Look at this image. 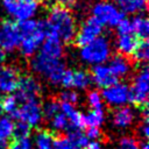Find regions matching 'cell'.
Here are the masks:
<instances>
[{
  "instance_id": "6da1fadb",
  "label": "cell",
  "mask_w": 149,
  "mask_h": 149,
  "mask_svg": "<svg viewBox=\"0 0 149 149\" xmlns=\"http://www.w3.org/2000/svg\"><path fill=\"white\" fill-rule=\"evenodd\" d=\"M19 29L21 34L20 52L24 57H33L40 49L44 38L50 34L48 22L44 20L29 19L19 22Z\"/></svg>"
},
{
  "instance_id": "7a4b0ae2",
  "label": "cell",
  "mask_w": 149,
  "mask_h": 149,
  "mask_svg": "<svg viewBox=\"0 0 149 149\" xmlns=\"http://www.w3.org/2000/svg\"><path fill=\"white\" fill-rule=\"evenodd\" d=\"M50 33L56 35L62 42L71 43L77 33L76 21L68 8L55 5L51 7L48 17Z\"/></svg>"
},
{
  "instance_id": "3957f363",
  "label": "cell",
  "mask_w": 149,
  "mask_h": 149,
  "mask_svg": "<svg viewBox=\"0 0 149 149\" xmlns=\"http://www.w3.org/2000/svg\"><path fill=\"white\" fill-rule=\"evenodd\" d=\"M30 69L36 74L45 78L51 85H59L65 71V64L59 58L49 57L38 51L30 61Z\"/></svg>"
},
{
  "instance_id": "277c9868",
  "label": "cell",
  "mask_w": 149,
  "mask_h": 149,
  "mask_svg": "<svg viewBox=\"0 0 149 149\" xmlns=\"http://www.w3.org/2000/svg\"><path fill=\"white\" fill-rule=\"evenodd\" d=\"M111 52L112 48L109 41L104 36H99L87 44L80 47L79 56L84 63L93 66L104 64L106 61H108V58L111 57Z\"/></svg>"
},
{
  "instance_id": "5b68a950",
  "label": "cell",
  "mask_w": 149,
  "mask_h": 149,
  "mask_svg": "<svg viewBox=\"0 0 149 149\" xmlns=\"http://www.w3.org/2000/svg\"><path fill=\"white\" fill-rule=\"evenodd\" d=\"M149 91V72L148 68L143 65L133 78L129 86V101L139 107L147 106Z\"/></svg>"
},
{
  "instance_id": "8992f818",
  "label": "cell",
  "mask_w": 149,
  "mask_h": 149,
  "mask_svg": "<svg viewBox=\"0 0 149 149\" xmlns=\"http://www.w3.org/2000/svg\"><path fill=\"white\" fill-rule=\"evenodd\" d=\"M92 17H94L102 26L116 27L118 23L125 17V14L113 2L100 1L93 6Z\"/></svg>"
},
{
  "instance_id": "52a82bcc",
  "label": "cell",
  "mask_w": 149,
  "mask_h": 149,
  "mask_svg": "<svg viewBox=\"0 0 149 149\" xmlns=\"http://www.w3.org/2000/svg\"><path fill=\"white\" fill-rule=\"evenodd\" d=\"M6 12L17 22L33 19L38 8L37 0H2Z\"/></svg>"
},
{
  "instance_id": "ba28073f",
  "label": "cell",
  "mask_w": 149,
  "mask_h": 149,
  "mask_svg": "<svg viewBox=\"0 0 149 149\" xmlns=\"http://www.w3.org/2000/svg\"><path fill=\"white\" fill-rule=\"evenodd\" d=\"M15 99L19 101V104L29 101V100H36L38 99L41 94V85L31 76H23L19 78V83L16 86V90L13 92Z\"/></svg>"
},
{
  "instance_id": "9c48e42d",
  "label": "cell",
  "mask_w": 149,
  "mask_h": 149,
  "mask_svg": "<svg viewBox=\"0 0 149 149\" xmlns=\"http://www.w3.org/2000/svg\"><path fill=\"white\" fill-rule=\"evenodd\" d=\"M14 119H17L19 121L28 125L30 128L38 126L43 119L42 106H41L38 99L29 100V101L20 104L19 109H17Z\"/></svg>"
},
{
  "instance_id": "30bf717a",
  "label": "cell",
  "mask_w": 149,
  "mask_h": 149,
  "mask_svg": "<svg viewBox=\"0 0 149 149\" xmlns=\"http://www.w3.org/2000/svg\"><path fill=\"white\" fill-rule=\"evenodd\" d=\"M102 101L111 107H121L129 102V85L126 83H115L102 88L100 93Z\"/></svg>"
},
{
  "instance_id": "8fae6325",
  "label": "cell",
  "mask_w": 149,
  "mask_h": 149,
  "mask_svg": "<svg viewBox=\"0 0 149 149\" xmlns=\"http://www.w3.org/2000/svg\"><path fill=\"white\" fill-rule=\"evenodd\" d=\"M21 34L17 23L13 21H3L0 23V47L8 52L19 48Z\"/></svg>"
},
{
  "instance_id": "7c38bea8",
  "label": "cell",
  "mask_w": 149,
  "mask_h": 149,
  "mask_svg": "<svg viewBox=\"0 0 149 149\" xmlns=\"http://www.w3.org/2000/svg\"><path fill=\"white\" fill-rule=\"evenodd\" d=\"M92 83L91 74L84 70H66L63 73L61 84L65 88H76V90H86Z\"/></svg>"
},
{
  "instance_id": "4fadbf2b",
  "label": "cell",
  "mask_w": 149,
  "mask_h": 149,
  "mask_svg": "<svg viewBox=\"0 0 149 149\" xmlns=\"http://www.w3.org/2000/svg\"><path fill=\"white\" fill-rule=\"evenodd\" d=\"M102 27L104 26L101 23H99L94 17L91 16L83 23L80 29L76 33L73 41H76V44L78 47H83L88 42L99 37L100 34L102 33Z\"/></svg>"
},
{
  "instance_id": "5bb4252c",
  "label": "cell",
  "mask_w": 149,
  "mask_h": 149,
  "mask_svg": "<svg viewBox=\"0 0 149 149\" xmlns=\"http://www.w3.org/2000/svg\"><path fill=\"white\" fill-rule=\"evenodd\" d=\"M88 142V139L80 130L68 133L55 139L54 149H83Z\"/></svg>"
},
{
  "instance_id": "9a60e30c",
  "label": "cell",
  "mask_w": 149,
  "mask_h": 149,
  "mask_svg": "<svg viewBox=\"0 0 149 149\" xmlns=\"http://www.w3.org/2000/svg\"><path fill=\"white\" fill-rule=\"evenodd\" d=\"M19 78L17 70L12 66L0 65V95L13 93L16 90Z\"/></svg>"
},
{
  "instance_id": "2e32d148",
  "label": "cell",
  "mask_w": 149,
  "mask_h": 149,
  "mask_svg": "<svg viewBox=\"0 0 149 149\" xmlns=\"http://www.w3.org/2000/svg\"><path fill=\"white\" fill-rule=\"evenodd\" d=\"M91 79L98 87H101V88H105L107 86H111L118 83V79L113 76L107 64L93 65L92 72H91Z\"/></svg>"
},
{
  "instance_id": "e0dca14e",
  "label": "cell",
  "mask_w": 149,
  "mask_h": 149,
  "mask_svg": "<svg viewBox=\"0 0 149 149\" xmlns=\"http://www.w3.org/2000/svg\"><path fill=\"white\" fill-rule=\"evenodd\" d=\"M59 111L65 115V118L69 121V132L68 133L81 130V128L84 127L81 113L74 107V105L59 101Z\"/></svg>"
},
{
  "instance_id": "ac0fdd59",
  "label": "cell",
  "mask_w": 149,
  "mask_h": 149,
  "mask_svg": "<svg viewBox=\"0 0 149 149\" xmlns=\"http://www.w3.org/2000/svg\"><path fill=\"white\" fill-rule=\"evenodd\" d=\"M135 121V112L129 106L116 107L112 115V122L115 128L126 129L129 128Z\"/></svg>"
},
{
  "instance_id": "d6986e66",
  "label": "cell",
  "mask_w": 149,
  "mask_h": 149,
  "mask_svg": "<svg viewBox=\"0 0 149 149\" xmlns=\"http://www.w3.org/2000/svg\"><path fill=\"white\" fill-rule=\"evenodd\" d=\"M40 52H42L49 57L62 59V57L64 55L63 42L56 35L50 33L42 42V44L40 47Z\"/></svg>"
},
{
  "instance_id": "ffe728a7",
  "label": "cell",
  "mask_w": 149,
  "mask_h": 149,
  "mask_svg": "<svg viewBox=\"0 0 149 149\" xmlns=\"http://www.w3.org/2000/svg\"><path fill=\"white\" fill-rule=\"evenodd\" d=\"M108 64L107 66L109 68L111 72L113 73V76L119 79V78H126L130 71H132V65L130 62L127 59L126 56L122 55H118V56H113L112 58H108Z\"/></svg>"
},
{
  "instance_id": "44dd1931",
  "label": "cell",
  "mask_w": 149,
  "mask_h": 149,
  "mask_svg": "<svg viewBox=\"0 0 149 149\" xmlns=\"http://www.w3.org/2000/svg\"><path fill=\"white\" fill-rule=\"evenodd\" d=\"M137 37L133 33H126V34H118L115 45L120 55L122 56H130L137 44Z\"/></svg>"
},
{
  "instance_id": "7402d4cb",
  "label": "cell",
  "mask_w": 149,
  "mask_h": 149,
  "mask_svg": "<svg viewBox=\"0 0 149 149\" xmlns=\"http://www.w3.org/2000/svg\"><path fill=\"white\" fill-rule=\"evenodd\" d=\"M115 6L123 14H135L146 10L147 0H115Z\"/></svg>"
},
{
  "instance_id": "603a6c76",
  "label": "cell",
  "mask_w": 149,
  "mask_h": 149,
  "mask_svg": "<svg viewBox=\"0 0 149 149\" xmlns=\"http://www.w3.org/2000/svg\"><path fill=\"white\" fill-rule=\"evenodd\" d=\"M132 23V31L133 34L139 37L140 40H147L148 35H149V22L148 19L143 15H136L130 20Z\"/></svg>"
},
{
  "instance_id": "cb8c5ba5",
  "label": "cell",
  "mask_w": 149,
  "mask_h": 149,
  "mask_svg": "<svg viewBox=\"0 0 149 149\" xmlns=\"http://www.w3.org/2000/svg\"><path fill=\"white\" fill-rule=\"evenodd\" d=\"M84 127H100L105 122V112L102 108H95L81 114Z\"/></svg>"
},
{
  "instance_id": "d4e9b609",
  "label": "cell",
  "mask_w": 149,
  "mask_h": 149,
  "mask_svg": "<svg viewBox=\"0 0 149 149\" xmlns=\"http://www.w3.org/2000/svg\"><path fill=\"white\" fill-rule=\"evenodd\" d=\"M54 144H55V137L50 132L42 129L35 133L34 146H33L35 149H54Z\"/></svg>"
},
{
  "instance_id": "484cf974",
  "label": "cell",
  "mask_w": 149,
  "mask_h": 149,
  "mask_svg": "<svg viewBox=\"0 0 149 149\" xmlns=\"http://www.w3.org/2000/svg\"><path fill=\"white\" fill-rule=\"evenodd\" d=\"M14 122L9 116H0V146L5 147L13 137Z\"/></svg>"
},
{
  "instance_id": "4316f807",
  "label": "cell",
  "mask_w": 149,
  "mask_h": 149,
  "mask_svg": "<svg viewBox=\"0 0 149 149\" xmlns=\"http://www.w3.org/2000/svg\"><path fill=\"white\" fill-rule=\"evenodd\" d=\"M133 58L136 62L140 63H146L148 61L149 57V47H148V42L147 40H140L132 54Z\"/></svg>"
},
{
  "instance_id": "83f0119b",
  "label": "cell",
  "mask_w": 149,
  "mask_h": 149,
  "mask_svg": "<svg viewBox=\"0 0 149 149\" xmlns=\"http://www.w3.org/2000/svg\"><path fill=\"white\" fill-rule=\"evenodd\" d=\"M58 112H59V100L55 98L47 100L42 106V115L47 120H50Z\"/></svg>"
},
{
  "instance_id": "f1b7e54d",
  "label": "cell",
  "mask_w": 149,
  "mask_h": 149,
  "mask_svg": "<svg viewBox=\"0 0 149 149\" xmlns=\"http://www.w3.org/2000/svg\"><path fill=\"white\" fill-rule=\"evenodd\" d=\"M50 125L54 130L56 132H69V121L65 118V115L59 111L57 114H55L50 120Z\"/></svg>"
},
{
  "instance_id": "f546056e",
  "label": "cell",
  "mask_w": 149,
  "mask_h": 149,
  "mask_svg": "<svg viewBox=\"0 0 149 149\" xmlns=\"http://www.w3.org/2000/svg\"><path fill=\"white\" fill-rule=\"evenodd\" d=\"M1 104H2V109H3L10 118H15L16 112H17L19 106H20V104H19V101L15 99V97H14L13 94H9V95H7V97L2 100Z\"/></svg>"
},
{
  "instance_id": "4dcf8cb0",
  "label": "cell",
  "mask_w": 149,
  "mask_h": 149,
  "mask_svg": "<svg viewBox=\"0 0 149 149\" xmlns=\"http://www.w3.org/2000/svg\"><path fill=\"white\" fill-rule=\"evenodd\" d=\"M87 102L88 106L91 107V109H95V108H102V98L100 92H98L97 90H92L87 93Z\"/></svg>"
},
{
  "instance_id": "1f68e13d",
  "label": "cell",
  "mask_w": 149,
  "mask_h": 149,
  "mask_svg": "<svg viewBox=\"0 0 149 149\" xmlns=\"http://www.w3.org/2000/svg\"><path fill=\"white\" fill-rule=\"evenodd\" d=\"M116 149H140L139 141L133 136H122L119 140Z\"/></svg>"
},
{
  "instance_id": "d6a6232c",
  "label": "cell",
  "mask_w": 149,
  "mask_h": 149,
  "mask_svg": "<svg viewBox=\"0 0 149 149\" xmlns=\"http://www.w3.org/2000/svg\"><path fill=\"white\" fill-rule=\"evenodd\" d=\"M30 134V127L21 121L17 123H14V133L13 136L15 139H23V137H29Z\"/></svg>"
},
{
  "instance_id": "836d02e7",
  "label": "cell",
  "mask_w": 149,
  "mask_h": 149,
  "mask_svg": "<svg viewBox=\"0 0 149 149\" xmlns=\"http://www.w3.org/2000/svg\"><path fill=\"white\" fill-rule=\"evenodd\" d=\"M59 100L63 101V102H68V104H77L78 100H79V95L76 91L73 90H70V88H66L64 91L61 92L59 94Z\"/></svg>"
},
{
  "instance_id": "e575fe53",
  "label": "cell",
  "mask_w": 149,
  "mask_h": 149,
  "mask_svg": "<svg viewBox=\"0 0 149 149\" xmlns=\"http://www.w3.org/2000/svg\"><path fill=\"white\" fill-rule=\"evenodd\" d=\"M8 149H34V147L29 137H23L15 139V141L9 144Z\"/></svg>"
},
{
  "instance_id": "d590c367",
  "label": "cell",
  "mask_w": 149,
  "mask_h": 149,
  "mask_svg": "<svg viewBox=\"0 0 149 149\" xmlns=\"http://www.w3.org/2000/svg\"><path fill=\"white\" fill-rule=\"evenodd\" d=\"M116 30H118V34H126V33H133L132 31V23H130V20L123 17L116 26Z\"/></svg>"
},
{
  "instance_id": "8d00e7d4",
  "label": "cell",
  "mask_w": 149,
  "mask_h": 149,
  "mask_svg": "<svg viewBox=\"0 0 149 149\" xmlns=\"http://www.w3.org/2000/svg\"><path fill=\"white\" fill-rule=\"evenodd\" d=\"M87 129H86V133H85V135H86V137L87 139H91V140H97V139H99L100 137V129L98 128V127H86Z\"/></svg>"
},
{
  "instance_id": "74e56055",
  "label": "cell",
  "mask_w": 149,
  "mask_h": 149,
  "mask_svg": "<svg viewBox=\"0 0 149 149\" xmlns=\"http://www.w3.org/2000/svg\"><path fill=\"white\" fill-rule=\"evenodd\" d=\"M55 2H56V5L69 9L70 7H72L76 3V0H55Z\"/></svg>"
},
{
  "instance_id": "f35d334b",
  "label": "cell",
  "mask_w": 149,
  "mask_h": 149,
  "mask_svg": "<svg viewBox=\"0 0 149 149\" xmlns=\"http://www.w3.org/2000/svg\"><path fill=\"white\" fill-rule=\"evenodd\" d=\"M83 149H104V147L99 141L93 140L92 142H87V144Z\"/></svg>"
},
{
  "instance_id": "ab89813d",
  "label": "cell",
  "mask_w": 149,
  "mask_h": 149,
  "mask_svg": "<svg viewBox=\"0 0 149 149\" xmlns=\"http://www.w3.org/2000/svg\"><path fill=\"white\" fill-rule=\"evenodd\" d=\"M139 147L140 149H149V144H148V141L147 140H142L139 142Z\"/></svg>"
},
{
  "instance_id": "60d3db41",
  "label": "cell",
  "mask_w": 149,
  "mask_h": 149,
  "mask_svg": "<svg viewBox=\"0 0 149 149\" xmlns=\"http://www.w3.org/2000/svg\"><path fill=\"white\" fill-rule=\"evenodd\" d=\"M5 59H6V51L0 47V64L3 63Z\"/></svg>"
},
{
  "instance_id": "b9f144b4",
  "label": "cell",
  "mask_w": 149,
  "mask_h": 149,
  "mask_svg": "<svg viewBox=\"0 0 149 149\" xmlns=\"http://www.w3.org/2000/svg\"><path fill=\"white\" fill-rule=\"evenodd\" d=\"M2 112H3V109H2V104H1V101H0V116H1Z\"/></svg>"
},
{
  "instance_id": "7bdbcfd3",
  "label": "cell",
  "mask_w": 149,
  "mask_h": 149,
  "mask_svg": "<svg viewBox=\"0 0 149 149\" xmlns=\"http://www.w3.org/2000/svg\"><path fill=\"white\" fill-rule=\"evenodd\" d=\"M0 149H5V147H1V146H0Z\"/></svg>"
},
{
  "instance_id": "ee69618b",
  "label": "cell",
  "mask_w": 149,
  "mask_h": 149,
  "mask_svg": "<svg viewBox=\"0 0 149 149\" xmlns=\"http://www.w3.org/2000/svg\"><path fill=\"white\" fill-rule=\"evenodd\" d=\"M37 1H38V0H37Z\"/></svg>"
}]
</instances>
